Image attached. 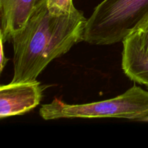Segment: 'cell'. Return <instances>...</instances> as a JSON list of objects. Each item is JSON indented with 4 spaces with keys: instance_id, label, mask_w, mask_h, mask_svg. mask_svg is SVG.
<instances>
[{
    "instance_id": "1",
    "label": "cell",
    "mask_w": 148,
    "mask_h": 148,
    "mask_svg": "<svg viewBox=\"0 0 148 148\" xmlns=\"http://www.w3.org/2000/svg\"><path fill=\"white\" fill-rule=\"evenodd\" d=\"M87 19L74 8L53 14L43 0L36 7L24 27L12 38L14 49L12 82L36 80L53 59L84 40Z\"/></svg>"
},
{
    "instance_id": "7",
    "label": "cell",
    "mask_w": 148,
    "mask_h": 148,
    "mask_svg": "<svg viewBox=\"0 0 148 148\" xmlns=\"http://www.w3.org/2000/svg\"><path fill=\"white\" fill-rule=\"evenodd\" d=\"M125 40L148 56V17Z\"/></svg>"
},
{
    "instance_id": "4",
    "label": "cell",
    "mask_w": 148,
    "mask_h": 148,
    "mask_svg": "<svg viewBox=\"0 0 148 148\" xmlns=\"http://www.w3.org/2000/svg\"><path fill=\"white\" fill-rule=\"evenodd\" d=\"M43 96L37 80L11 82L0 87V119L25 114L39 105Z\"/></svg>"
},
{
    "instance_id": "5",
    "label": "cell",
    "mask_w": 148,
    "mask_h": 148,
    "mask_svg": "<svg viewBox=\"0 0 148 148\" xmlns=\"http://www.w3.org/2000/svg\"><path fill=\"white\" fill-rule=\"evenodd\" d=\"M37 0H0V37L4 41L13 36L25 26L36 7Z\"/></svg>"
},
{
    "instance_id": "6",
    "label": "cell",
    "mask_w": 148,
    "mask_h": 148,
    "mask_svg": "<svg viewBox=\"0 0 148 148\" xmlns=\"http://www.w3.org/2000/svg\"><path fill=\"white\" fill-rule=\"evenodd\" d=\"M122 51V69L131 80L148 85V56L136 46L124 40Z\"/></svg>"
},
{
    "instance_id": "2",
    "label": "cell",
    "mask_w": 148,
    "mask_h": 148,
    "mask_svg": "<svg viewBox=\"0 0 148 148\" xmlns=\"http://www.w3.org/2000/svg\"><path fill=\"white\" fill-rule=\"evenodd\" d=\"M148 17V0H103L87 19L84 40L96 46L123 42Z\"/></svg>"
},
{
    "instance_id": "9",
    "label": "cell",
    "mask_w": 148,
    "mask_h": 148,
    "mask_svg": "<svg viewBox=\"0 0 148 148\" xmlns=\"http://www.w3.org/2000/svg\"><path fill=\"white\" fill-rule=\"evenodd\" d=\"M0 40H1V59H0V63H1V66H0V67H1V72H2L3 69L4 68V66H6V64H7V61H8V59H7V58L4 56V48H3V43H4V40H3V38L1 37H0Z\"/></svg>"
},
{
    "instance_id": "12",
    "label": "cell",
    "mask_w": 148,
    "mask_h": 148,
    "mask_svg": "<svg viewBox=\"0 0 148 148\" xmlns=\"http://www.w3.org/2000/svg\"><path fill=\"white\" fill-rule=\"evenodd\" d=\"M147 90H148V85H147Z\"/></svg>"
},
{
    "instance_id": "8",
    "label": "cell",
    "mask_w": 148,
    "mask_h": 148,
    "mask_svg": "<svg viewBox=\"0 0 148 148\" xmlns=\"http://www.w3.org/2000/svg\"><path fill=\"white\" fill-rule=\"evenodd\" d=\"M49 10L53 14L68 13L75 8L72 0H47Z\"/></svg>"
},
{
    "instance_id": "11",
    "label": "cell",
    "mask_w": 148,
    "mask_h": 148,
    "mask_svg": "<svg viewBox=\"0 0 148 148\" xmlns=\"http://www.w3.org/2000/svg\"><path fill=\"white\" fill-rule=\"evenodd\" d=\"M42 1H43V0H37V1H36V6H37L38 4H40Z\"/></svg>"
},
{
    "instance_id": "10",
    "label": "cell",
    "mask_w": 148,
    "mask_h": 148,
    "mask_svg": "<svg viewBox=\"0 0 148 148\" xmlns=\"http://www.w3.org/2000/svg\"><path fill=\"white\" fill-rule=\"evenodd\" d=\"M140 121H148V116H145V117H144V118L141 119Z\"/></svg>"
},
{
    "instance_id": "3",
    "label": "cell",
    "mask_w": 148,
    "mask_h": 148,
    "mask_svg": "<svg viewBox=\"0 0 148 148\" xmlns=\"http://www.w3.org/2000/svg\"><path fill=\"white\" fill-rule=\"evenodd\" d=\"M44 120L60 119L120 118L140 121L148 116V91L134 85L121 95L85 104H67L59 98L43 104L39 110Z\"/></svg>"
}]
</instances>
